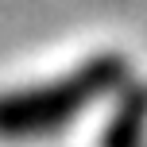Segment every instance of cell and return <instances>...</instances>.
Segmentation results:
<instances>
[{"label": "cell", "instance_id": "1", "mask_svg": "<svg viewBox=\"0 0 147 147\" xmlns=\"http://www.w3.org/2000/svg\"><path fill=\"white\" fill-rule=\"evenodd\" d=\"M120 58H93L81 70L51 81L47 89H23V93L0 97V136H39L66 124L78 109L101 97L120 78Z\"/></svg>", "mask_w": 147, "mask_h": 147}]
</instances>
